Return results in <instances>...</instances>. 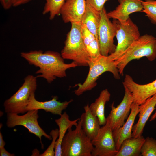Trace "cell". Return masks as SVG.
<instances>
[{"instance_id":"cell-1","label":"cell","mask_w":156,"mask_h":156,"mask_svg":"<svg viewBox=\"0 0 156 156\" xmlns=\"http://www.w3.org/2000/svg\"><path fill=\"white\" fill-rule=\"evenodd\" d=\"M20 55L29 64L39 68L36 73L40 74L36 77L43 78L49 83L57 77H66L67 70L78 66L73 61L69 64L65 63L61 53L51 51L43 52L41 50H34L22 52Z\"/></svg>"},{"instance_id":"cell-2","label":"cell","mask_w":156,"mask_h":156,"mask_svg":"<svg viewBox=\"0 0 156 156\" xmlns=\"http://www.w3.org/2000/svg\"><path fill=\"white\" fill-rule=\"evenodd\" d=\"M61 54L64 59L72 60L78 66H88L91 58L84 43L81 23H71Z\"/></svg>"},{"instance_id":"cell-3","label":"cell","mask_w":156,"mask_h":156,"mask_svg":"<svg viewBox=\"0 0 156 156\" xmlns=\"http://www.w3.org/2000/svg\"><path fill=\"white\" fill-rule=\"evenodd\" d=\"M143 57L151 61L156 58V38L152 35L140 36L120 57L114 61L120 75H123L125 67L131 61Z\"/></svg>"},{"instance_id":"cell-4","label":"cell","mask_w":156,"mask_h":156,"mask_svg":"<svg viewBox=\"0 0 156 156\" xmlns=\"http://www.w3.org/2000/svg\"><path fill=\"white\" fill-rule=\"evenodd\" d=\"M75 129L69 128L61 144L62 156H92L94 146L79 120Z\"/></svg>"},{"instance_id":"cell-5","label":"cell","mask_w":156,"mask_h":156,"mask_svg":"<svg viewBox=\"0 0 156 156\" xmlns=\"http://www.w3.org/2000/svg\"><path fill=\"white\" fill-rule=\"evenodd\" d=\"M89 71L85 81L82 83L76 85L78 88L74 93L77 96L82 94L84 92L91 90L97 85L96 81L99 77L106 72H109L117 79H120L115 61L112 60L108 56L101 55L97 58L91 59L89 63Z\"/></svg>"},{"instance_id":"cell-6","label":"cell","mask_w":156,"mask_h":156,"mask_svg":"<svg viewBox=\"0 0 156 156\" xmlns=\"http://www.w3.org/2000/svg\"><path fill=\"white\" fill-rule=\"evenodd\" d=\"M37 87V77L29 75L24 79V82L18 91L4 102L5 112L7 113L23 114L27 112L30 97L35 92Z\"/></svg>"},{"instance_id":"cell-7","label":"cell","mask_w":156,"mask_h":156,"mask_svg":"<svg viewBox=\"0 0 156 156\" xmlns=\"http://www.w3.org/2000/svg\"><path fill=\"white\" fill-rule=\"evenodd\" d=\"M101 20L98 31V38L101 55L108 56L115 51L116 46L114 44L117 29V20L112 22L109 20L104 7L100 11Z\"/></svg>"},{"instance_id":"cell-8","label":"cell","mask_w":156,"mask_h":156,"mask_svg":"<svg viewBox=\"0 0 156 156\" xmlns=\"http://www.w3.org/2000/svg\"><path fill=\"white\" fill-rule=\"evenodd\" d=\"M117 29L116 37L117 44L115 51L108 55L111 60L114 61L120 57L140 36L138 26L130 18L125 23H121L117 20Z\"/></svg>"},{"instance_id":"cell-9","label":"cell","mask_w":156,"mask_h":156,"mask_svg":"<svg viewBox=\"0 0 156 156\" xmlns=\"http://www.w3.org/2000/svg\"><path fill=\"white\" fill-rule=\"evenodd\" d=\"M15 113H7L6 124L9 128H12L21 125L27 128L29 133L35 135L40 140L42 148L44 146L41 141L44 136L47 139L52 140V137L47 134L39 125L38 119L39 118L38 110H33L27 111L24 115H20Z\"/></svg>"},{"instance_id":"cell-10","label":"cell","mask_w":156,"mask_h":156,"mask_svg":"<svg viewBox=\"0 0 156 156\" xmlns=\"http://www.w3.org/2000/svg\"><path fill=\"white\" fill-rule=\"evenodd\" d=\"M91 141L94 146L92 156H115L118 152L113 131L107 122L101 127L98 135Z\"/></svg>"},{"instance_id":"cell-11","label":"cell","mask_w":156,"mask_h":156,"mask_svg":"<svg viewBox=\"0 0 156 156\" xmlns=\"http://www.w3.org/2000/svg\"><path fill=\"white\" fill-rule=\"evenodd\" d=\"M124 86L125 94L122 101L116 107L114 106V102L112 103L110 113L106 118V122L109 124L113 131L121 127L125 123L133 102L131 92L126 87Z\"/></svg>"},{"instance_id":"cell-12","label":"cell","mask_w":156,"mask_h":156,"mask_svg":"<svg viewBox=\"0 0 156 156\" xmlns=\"http://www.w3.org/2000/svg\"><path fill=\"white\" fill-rule=\"evenodd\" d=\"M122 83L131 92L133 102L139 105L156 94V79L146 84H140L135 82L130 76L126 74Z\"/></svg>"},{"instance_id":"cell-13","label":"cell","mask_w":156,"mask_h":156,"mask_svg":"<svg viewBox=\"0 0 156 156\" xmlns=\"http://www.w3.org/2000/svg\"><path fill=\"white\" fill-rule=\"evenodd\" d=\"M34 93H33L30 97L26 107L27 112L33 110L43 109L46 112L60 116L62 114V111L66 109L73 101L71 99L68 101L61 102L58 101L57 96H54L49 101H40L36 99Z\"/></svg>"},{"instance_id":"cell-14","label":"cell","mask_w":156,"mask_h":156,"mask_svg":"<svg viewBox=\"0 0 156 156\" xmlns=\"http://www.w3.org/2000/svg\"><path fill=\"white\" fill-rule=\"evenodd\" d=\"M119 5L115 9L107 13L109 18L118 21L121 23H125L129 15L136 12L142 11L143 0H118Z\"/></svg>"},{"instance_id":"cell-15","label":"cell","mask_w":156,"mask_h":156,"mask_svg":"<svg viewBox=\"0 0 156 156\" xmlns=\"http://www.w3.org/2000/svg\"><path fill=\"white\" fill-rule=\"evenodd\" d=\"M86 0H65L60 11L64 23H81L85 11Z\"/></svg>"},{"instance_id":"cell-16","label":"cell","mask_w":156,"mask_h":156,"mask_svg":"<svg viewBox=\"0 0 156 156\" xmlns=\"http://www.w3.org/2000/svg\"><path fill=\"white\" fill-rule=\"evenodd\" d=\"M139 105L133 102L130 114L124 125L113 131V135L116 147L118 151L123 142L132 137V129L135 118L139 112Z\"/></svg>"},{"instance_id":"cell-17","label":"cell","mask_w":156,"mask_h":156,"mask_svg":"<svg viewBox=\"0 0 156 156\" xmlns=\"http://www.w3.org/2000/svg\"><path fill=\"white\" fill-rule=\"evenodd\" d=\"M156 105V94L147 99L139 106V119L133 126L132 137L137 138L142 135L144 128Z\"/></svg>"},{"instance_id":"cell-18","label":"cell","mask_w":156,"mask_h":156,"mask_svg":"<svg viewBox=\"0 0 156 156\" xmlns=\"http://www.w3.org/2000/svg\"><path fill=\"white\" fill-rule=\"evenodd\" d=\"M84 112L81 116L82 129L88 137L92 140L98 135L101 128L97 117L92 112L88 104L84 107Z\"/></svg>"},{"instance_id":"cell-19","label":"cell","mask_w":156,"mask_h":156,"mask_svg":"<svg viewBox=\"0 0 156 156\" xmlns=\"http://www.w3.org/2000/svg\"><path fill=\"white\" fill-rule=\"evenodd\" d=\"M79 119V118L73 120H70L68 115L64 112L60 116V118L55 120L59 128L58 138L55 144V156H62L61 144L63 138L68 129L73 126L77 125Z\"/></svg>"},{"instance_id":"cell-20","label":"cell","mask_w":156,"mask_h":156,"mask_svg":"<svg viewBox=\"0 0 156 156\" xmlns=\"http://www.w3.org/2000/svg\"><path fill=\"white\" fill-rule=\"evenodd\" d=\"M100 20V11L96 10L86 2V10L81 23L98 39V31Z\"/></svg>"},{"instance_id":"cell-21","label":"cell","mask_w":156,"mask_h":156,"mask_svg":"<svg viewBox=\"0 0 156 156\" xmlns=\"http://www.w3.org/2000/svg\"><path fill=\"white\" fill-rule=\"evenodd\" d=\"M145 138L141 135L131 137L125 140L122 143L115 156H138Z\"/></svg>"},{"instance_id":"cell-22","label":"cell","mask_w":156,"mask_h":156,"mask_svg":"<svg viewBox=\"0 0 156 156\" xmlns=\"http://www.w3.org/2000/svg\"><path fill=\"white\" fill-rule=\"evenodd\" d=\"M111 94L107 89L102 90L99 96L90 106L92 114L98 118L100 125H104L106 123L105 115V108L106 103L110 99Z\"/></svg>"},{"instance_id":"cell-23","label":"cell","mask_w":156,"mask_h":156,"mask_svg":"<svg viewBox=\"0 0 156 156\" xmlns=\"http://www.w3.org/2000/svg\"><path fill=\"white\" fill-rule=\"evenodd\" d=\"M82 25V37L87 51L91 59L96 58L101 55L99 40L85 25Z\"/></svg>"},{"instance_id":"cell-24","label":"cell","mask_w":156,"mask_h":156,"mask_svg":"<svg viewBox=\"0 0 156 156\" xmlns=\"http://www.w3.org/2000/svg\"><path fill=\"white\" fill-rule=\"evenodd\" d=\"M42 14H49V19L53 20L55 17L60 15L61 8L65 0H45Z\"/></svg>"},{"instance_id":"cell-25","label":"cell","mask_w":156,"mask_h":156,"mask_svg":"<svg viewBox=\"0 0 156 156\" xmlns=\"http://www.w3.org/2000/svg\"><path fill=\"white\" fill-rule=\"evenodd\" d=\"M140 155L156 156V140L149 137L145 138L142 147Z\"/></svg>"},{"instance_id":"cell-26","label":"cell","mask_w":156,"mask_h":156,"mask_svg":"<svg viewBox=\"0 0 156 156\" xmlns=\"http://www.w3.org/2000/svg\"><path fill=\"white\" fill-rule=\"evenodd\" d=\"M142 12L153 23L156 24V0H144Z\"/></svg>"},{"instance_id":"cell-27","label":"cell","mask_w":156,"mask_h":156,"mask_svg":"<svg viewBox=\"0 0 156 156\" xmlns=\"http://www.w3.org/2000/svg\"><path fill=\"white\" fill-rule=\"evenodd\" d=\"M59 129H52L50 133V135L52 137V141L47 149L44 152L38 155L40 156H55V146L56 141L59 136Z\"/></svg>"},{"instance_id":"cell-28","label":"cell","mask_w":156,"mask_h":156,"mask_svg":"<svg viewBox=\"0 0 156 156\" xmlns=\"http://www.w3.org/2000/svg\"><path fill=\"white\" fill-rule=\"evenodd\" d=\"M109 0H86L87 3L96 10L101 11L105 3Z\"/></svg>"},{"instance_id":"cell-29","label":"cell","mask_w":156,"mask_h":156,"mask_svg":"<svg viewBox=\"0 0 156 156\" xmlns=\"http://www.w3.org/2000/svg\"><path fill=\"white\" fill-rule=\"evenodd\" d=\"M1 5L3 9L8 10L12 6V0H0Z\"/></svg>"},{"instance_id":"cell-30","label":"cell","mask_w":156,"mask_h":156,"mask_svg":"<svg viewBox=\"0 0 156 156\" xmlns=\"http://www.w3.org/2000/svg\"><path fill=\"white\" fill-rule=\"evenodd\" d=\"M32 0H12V6L17 7L26 4Z\"/></svg>"},{"instance_id":"cell-31","label":"cell","mask_w":156,"mask_h":156,"mask_svg":"<svg viewBox=\"0 0 156 156\" xmlns=\"http://www.w3.org/2000/svg\"><path fill=\"white\" fill-rule=\"evenodd\" d=\"M0 156H14L15 155L14 154L10 153L7 151L4 147L0 148Z\"/></svg>"},{"instance_id":"cell-32","label":"cell","mask_w":156,"mask_h":156,"mask_svg":"<svg viewBox=\"0 0 156 156\" xmlns=\"http://www.w3.org/2000/svg\"><path fill=\"white\" fill-rule=\"evenodd\" d=\"M6 143L3 140L2 134L0 132V148L4 147Z\"/></svg>"},{"instance_id":"cell-33","label":"cell","mask_w":156,"mask_h":156,"mask_svg":"<svg viewBox=\"0 0 156 156\" xmlns=\"http://www.w3.org/2000/svg\"><path fill=\"white\" fill-rule=\"evenodd\" d=\"M156 107V105L155 106ZM156 118V110L155 111V113L151 116V119H150V121H152L154 120Z\"/></svg>"}]
</instances>
